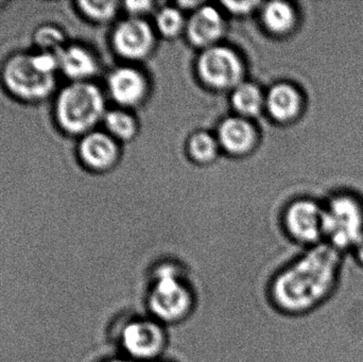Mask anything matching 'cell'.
<instances>
[{"mask_svg": "<svg viewBox=\"0 0 363 362\" xmlns=\"http://www.w3.org/2000/svg\"><path fill=\"white\" fill-rule=\"evenodd\" d=\"M345 257L326 242L303 249L269 281L271 306L287 317L306 316L319 310L338 288Z\"/></svg>", "mask_w": 363, "mask_h": 362, "instance_id": "obj_1", "label": "cell"}, {"mask_svg": "<svg viewBox=\"0 0 363 362\" xmlns=\"http://www.w3.org/2000/svg\"><path fill=\"white\" fill-rule=\"evenodd\" d=\"M196 293L189 271L183 264H155L149 273L145 304L149 316L165 327L185 322L196 307Z\"/></svg>", "mask_w": 363, "mask_h": 362, "instance_id": "obj_2", "label": "cell"}, {"mask_svg": "<svg viewBox=\"0 0 363 362\" xmlns=\"http://www.w3.org/2000/svg\"><path fill=\"white\" fill-rule=\"evenodd\" d=\"M60 72L59 57L35 49H23L9 55L0 78L6 93L28 104H40L55 98Z\"/></svg>", "mask_w": 363, "mask_h": 362, "instance_id": "obj_3", "label": "cell"}, {"mask_svg": "<svg viewBox=\"0 0 363 362\" xmlns=\"http://www.w3.org/2000/svg\"><path fill=\"white\" fill-rule=\"evenodd\" d=\"M53 117L68 136H84L104 116V98L93 83L72 82L52 100Z\"/></svg>", "mask_w": 363, "mask_h": 362, "instance_id": "obj_4", "label": "cell"}, {"mask_svg": "<svg viewBox=\"0 0 363 362\" xmlns=\"http://www.w3.org/2000/svg\"><path fill=\"white\" fill-rule=\"evenodd\" d=\"M123 356L136 362H155L164 358L169 346L167 327L149 315L125 319L116 334Z\"/></svg>", "mask_w": 363, "mask_h": 362, "instance_id": "obj_5", "label": "cell"}, {"mask_svg": "<svg viewBox=\"0 0 363 362\" xmlns=\"http://www.w3.org/2000/svg\"><path fill=\"white\" fill-rule=\"evenodd\" d=\"M324 242L345 254L363 236V204L350 195H337L323 206Z\"/></svg>", "mask_w": 363, "mask_h": 362, "instance_id": "obj_6", "label": "cell"}, {"mask_svg": "<svg viewBox=\"0 0 363 362\" xmlns=\"http://www.w3.org/2000/svg\"><path fill=\"white\" fill-rule=\"evenodd\" d=\"M288 236L302 249L324 242L323 206L311 200H301L289 206L285 215Z\"/></svg>", "mask_w": 363, "mask_h": 362, "instance_id": "obj_7", "label": "cell"}, {"mask_svg": "<svg viewBox=\"0 0 363 362\" xmlns=\"http://www.w3.org/2000/svg\"><path fill=\"white\" fill-rule=\"evenodd\" d=\"M201 78L217 89L237 86L242 76V65L236 53L224 47H211L199 60Z\"/></svg>", "mask_w": 363, "mask_h": 362, "instance_id": "obj_8", "label": "cell"}, {"mask_svg": "<svg viewBox=\"0 0 363 362\" xmlns=\"http://www.w3.org/2000/svg\"><path fill=\"white\" fill-rule=\"evenodd\" d=\"M152 44V30L142 19L131 18L123 21L114 33L115 48L129 59L145 57Z\"/></svg>", "mask_w": 363, "mask_h": 362, "instance_id": "obj_9", "label": "cell"}, {"mask_svg": "<svg viewBox=\"0 0 363 362\" xmlns=\"http://www.w3.org/2000/svg\"><path fill=\"white\" fill-rule=\"evenodd\" d=\"M78 155L81 162L91 169H106L116 159V145L106 134L89 132L79 142Z\"/></svg>", "mask_w": 363, "mask_h": 362, "instance_id": "obj_10", "label": "cell"}, {"mask_svg": "<svg viewBox=\"0 0 363 362\" xmlns=\"http://www.w3.org/2000/svg\"><path fill=\"white\" fill-rule=\"evenodd\" d=\"M57 57L60 72L72 82H87L97 72L95 57L82 45L68 44Z\"/></svg>", "mask_w": 363, "mask_h": 362, "instance_id": "obj_11", "label": "cell"}, {"mask_svg": "<svg viewBox=\"0 0 363 362\" xmlns=\"http://www.w3.org/2000/svg\"><path fill=\"white\" fill-rule=\"evenodd\" d=\"M223 21L213 6L199 9L188 21V38L198 46H209L221 36Z\"/></svg>", "mask_w": 363, "mask_h": 362, "instance_id": "obj_12", "label": "cell"}, {"mask_svg": "<svg viewBox=\"0 0 363 362\" xmlns=\"http://www.w3.org/2000/svg\"><path fill=\"white\" fill-rule=\"evenodd\" d=\"M112 97L123 106H133L140 101L145 94L144 78L132 68H119L108 79Z\"/></svg>", "mask_w": 363, "mask_h": 362, "instance_id": "obj_13", "label": "cell"}, {"mask_svg": "<svg viewBox=\"0 0 363 362\" xmlns=\"http://www.w3.org/2000/svg\"><path fill=\"white\" fill-rule=\"evenodd\" d=\"M267 106L269 112L277 120H294L302 111V96L296 87L287 83H281L271 89Z\"/></svg>", "mask_w": 363, "mask_h": 362, "instance_id": "obj_14", "label": "cell"}, {"mask_svg": "<svg viewBox=\"0 0 363 362\" xmlns=\"http://www.w3.org/2000/svg\"><path fill=\"white\" fill-rule=\"evenodd\" d=\"M219 140L226 150L240 154L249 150L253 145V128L242 118L226 119L220 125Z\"/></svg>", "mask_w": 363, "mask_h": 362, "instance_id": "obj_15", "label": "cell"}, {"mask_svg": "<svg viewBox=\"0 0 363 362\" xmlns=\"http://www.w3.org/2000/svg\"><path fill=\"white\" fill-rule=\"evenodd\" d=\"M32 44L35 50L59 55L68 45L67 34L62 26L55 21H47L34 30Z\"/></svg>", "mask_w": 363, "mask_h": 362, "instance_id": "obj_16", "label": "cell"}, {"mask_svg": "<svg viewBox=\"0 0 363 362\" xmlns=\"http://www.w3.org/2000/svg\"><path fill=\"white\" fill-rule=\"evenodd\" d=\"M262 18L264 25L273 33L285 34L294 29L296 25V11L288 2H269L264 6Z\"/></svg>", "mask_w": 363, "mask_h": 362, "instance_id": "obj_17", "label": "cell"}, {"mask_svg": "<svg viewBox=\"0 0 363 362\" xmlns=\"http://www.w3.org/2000/svg\"><path fill=\"white\" fill-rule=\"evenodd\" d=\"M233 106L240 114L254 116L262 106V91L251 83H241L235 87L232 97Z\"/></svg>", "mask_w": 363, "mask_h": 362, "instance_id": "obj_18", "label": "cell"}, {"mask_svg": "<svg viewBox=\"0 0 363 362\" xmlns=\"http://www.w3.org/2000/svg\"><path fill=\"white\" fill-rule=\"evenodd\" d=\"M104 120L108 131L117 137L127 140L135 133V121L127 113L112 111L104 116Z\"/></svg>", "mask_w": 363, "mask_h": 362, "instance_id": "obj_19", "label": "cell"}, {"mask_svg": "<svg viewBox=\"0 0 363 362\" xmlns=\"http://www.w3.org/2000/svg\"><path fill=\"white\" fill-rule=\"evenodd\" d=\"M190 154L199 162H208L215 157L217 144L209 134L201 132L194 134L189 142Z\"/></svg>", "mask_w": 363, "mask_h": 362, "instance_id": "obj_20", "label": "cell"}, {"mask_svg": "<svg viewBox=\"0 0 363 362\" xmlns=\"http://www.w3.org/2000/svg\"><path fill=\"white\" fill-rule=\"evenodd\" d=\"M80 12L91 21H106L115 14L117 4L115 1H77Z\"/></svg>", "mask_w": 363, "mask_h": 362, "instance_id": "obj_21", "label": "cell"}, {"mask_svg": "<svg viewBox=\"0 0 363 362\" xmlns=\"http://www.w3.org/2000/svg\"><path fill=\"white\" fill-rule=\"evenodd\" d=\"M157 25L164 35L174 36L178 34L183 27V17L176 9L164 8L157 15Z\"/></svg>", "mask_w": 363, "mask_h": 362, "instance_id": "obj_22", "label": "cell"}, {"mask_svg": "<svg viewBox=\"0 0 363 362\" xmlns=\"http://www.w3.org/2000/svg\"><path fill=\"white\" fill-rule=\"evenodd\" d=\"M224 6H226L228 11L237 14H245L253 10L254 6H257L256 1H225L223 2Z\"/></svg>", "mask_w": 363, "mask_h": 362, "instance_id": "obj_23", "label": "cell"}, {"mask_svg": "<svg viewBox=\"0 0 363 362\" xmlns=\"http://www.w3.org/2000/svg\"><path fill=\"white\" fill-rule=\"evenodd\" d=\"M128 11L133 14H144L147 11L150 10L152 2L149 1H129L125 4Z\"/></svg>", "mask_w": 363, "mask_h": 362, "instance_id": "obj_24", "label": "cell"}, {"mask_svg": "<svg viewBox=\"0 0 363 362\" xmlns=\"http://www.w3.org/2000/svg\"><path fill=\"white\" fill-rule=\"evenodd\" d=\"M350 254H352L355 261L363 268V236Z\"/></svg>", "mask_w": 363, "mask_h": 362, "instance_id": "obj_25", "label": "cell"}, {"mask_svg": "<svg viewBox=\"0 0 363 362\" xmlns=\"http://www.w3.org/2000/svg\"><path fill=\"white\" fill-rule=\"evenodd\" d=\"M99 362H136L132 361V359L128 358V357L121 355V356H112L106 357V358L102 359Z\"/></svg>", "mask_w": 363, "mask_h": 362, "instance_id": "obj_26", "label": "cell"}, {"mask_svg": "<svg viewBox=\"0 0 363 362\" xmlns=\"http://www.w3.org/2000/svg\"><path fill=\"white\" fill-rule=\"evenodd\" d=\"M9 4V1H6V0H0V10H1V9H4V6H6V4Z\"/></svg>", "mask_w": 363, "mask_h": 362, "instance_id": "obj_27", "label": "cell"}, {"mask_svg": "<svg viewBox=\"0 0 363 362\" xmlns=\"http://www.w3.org/2000/svg\"><path fill=\"white\" fill-rule=\"evenodd\" d=\"M155 362H174V361H169V359L161 358V359H159V361H157Z\"/></svg>", "mask_w": 363, "mask_h": 362, "instance_id": "obj_28", "label": "cell"}]
</instances>
